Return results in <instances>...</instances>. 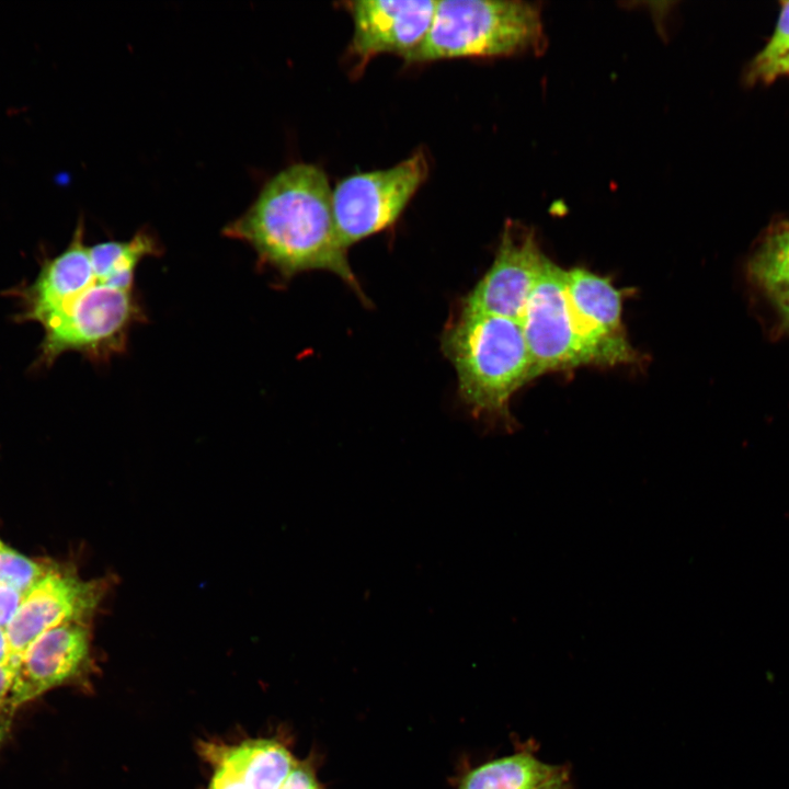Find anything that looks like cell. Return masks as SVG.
Listing matches in <instances>:
<instances>
[{"label":"cell","instance_id":"3","mask_svg":"<svg viewBox=\"0 0 789 789\" xmlns=\"http://www.w3.org/2000/svg\"><path fill=\"white\" fill-rule=\"evenodd\" d=\"M462 402L477 418H507L512 396L531 380V362L519 321L460 313L441 338Z\"/></svg>","mask_w":789,"mask_h":789},{"label":"cell","instance_id":"25","mask_svg":"<svg viewBox=\"0 0 789 789\" xmlns=\"http://www.w3.org/2000/svg\"><path fill=\"white\" fill-rule=\"evenodd\" d=\"M541 789H570V775L569 771L559 778L554 779Z\"/></svg>","mask_w":789,"mask_h":789},{"label":"cell","instance_id":"18","mask_svg":"<svg viewBox=\"0 0 789 789\" xmlns=\"http://www.w3.org/2000/svg\"><path fill=\"white\" fill-rule=\"evenodd\" d=\"M281 789H320L313 765L297 761Z\"/></svg>","mask_w":789,"mask_h":789},{"label":"cell","instance_id":"23","mask_svg":"<svg viewBox=\"0 0 789 789\" xmlns=\"http://www.w3.org/2000/svg\"><path fill=\"white\" fill-rule=\"evenodd\" d=\"M12 651L5 629L0 628V666L11 667ZM12 668V667H11Z\"/></svg>","mask_w":789,"mask_h":789},{"label":"cell","instance_id":"13","mask_svg":"<svg viewBox=\"0 0 789 789\" xmlns=\"http://www.w3.org/2000/svg\"><path fill=\"white\" fill-rule=\"evenodd\" d=\"M568 771L564 766L541 761L525 747L471 769L457 789H541Z\"/></svg>","mask_w":789,"mask_h":789},{"label":"cell","instance_id":"15","mask_svg":"<svg viewBox=\"0 0 789 789\" xmlns=\"http://www.w3.org/2000/svg\"><path fill=\"white\" fill-rule=\"evenodd\" d=\"M48 561H36L10 547L0 538V584L30 591L45 574Z\"/></svg>","mask_w":789,"mask_h":789},{"label":"cell","instance_id":"2","mask_svg":"<svg viewBox=\"0 0 789 789\" xmlns=\"http://www.w3.org/2000/svg\"><path fill=\"white\" fill-rule=\"evenodd\" d=\"M222 233L252 247L259 264L284 278L328 271L368 302L338 233L328 176L315 164L295 163L274 174Z\"/></svg>","mask_w":789,"mask_h":789},{"label":"cell","instance_id":"8","mask_svg":"<svg viewBox=\"0 0 789 789\" xmlns=\"http://www.w3.org/2000/svg\"><path fill=\"white\" fill-rule=\"evenodd\" d=\"M547 259L531 232L507 222L490 268L462 299L460 310L521 321Z\"/></svg>","mask_w":789,"mask_h":789},{"label":"cell","instance_id":"9","mask_svg":"<svg viewBox=\"0 0 789 789\" xmlns=\"http://www.w3.org/2000/svg\"><path fill=\"white\" fill-rule=\"evenodd\" d=\"M93 666L90 624H66L38 636L14 668L10 705L15 710L42 694L77 682Z\"/></svg>","mask_w":789,"mask_h":789},{"label":"cell","instance_id":"21","mask_svg":"<svg viewBox=\"0 0 789 789\" xmlns=\"http://www.w3.org/2000/svg\"><path fill=\"white\" fill-rule=\"evenodd\" d=\"M767 296L782 322L789 329V287L771 290L767 293Z\"/></svg>","mask_w":789,"mask_h":789},{"label":"cell","instance_id":"7","mask_svg":"<svg viewBox=\"0 0 789 789\" xmlns=\"http://www.w3.org/2000/svg\"><path fill=\"white\" fill-rule=\"evenodd\" d=\"M113 582V576L84 580L73 564L48 561L45 574L25 593L5 629L12 651V670L42 633L66 624H90Z\"/></svg>","mask_w":789,"mask_h":789},{"label":"cell","instance_id":"19","mask_svg":"<svg viewBox=\"0 0 789 789\" xmlns=\"http://www.w3.org/2000/svg\"><path fill=\"white\" fill-rule=\"evenodd\" d=\"M24 593L0 584V628L7 629L16 615Z\"/></svg>","mask_w":789,"mask_h":789},{"label":"cell","instance_id":"24","mask_svg":"<svg viewBox=\"0 0 789 789\" xmlns=\"http://www.w3.org/2000/svg\"><path fill=\"white\" fill-rule=\"evenodd\" d=\"M13 713L10 709L0 708V742L4 740L9 732Z\"/></svg>","mask_w":789,"mask_h":789},{"label":"cell","instance_id":"5","mask_svg":"<svg viewBox=\"0 0 789 789\" xmlns=\"http://www.w3.org/2000/svg\"><path fill=\"white\" fill-rule=\"evenodd\" d=\"M531 362V379L582 365H615L573 313L565 270L547 259L521 319Z\"/></svg>","mask_w":789,"mask_h":789},{"label":"cell","instance_id":"14","mask_svg":"<svg viewBox=\"0 0 789 789\" xmlns=\"http://www.w3.org/2000/svg\"><path fill=\"white\" fill-rule=\"evenodd\" d=\"M747 274L766 294L789 287V219L766 231L747 261Z\"/></svg>","mask_w":789,"mask_h":789},{"label":"cell","instance_id":"20","mask_svg":"<svg viewBox=\"0 0 789 789\" xmlns=\"http://www.w3.org/2000/svg\"><path fill=\"white\" fill-rule=\"evenodd\" d=\"M215 773L209 789H249L242 778L230 767L222 764H213Z\"/></svg>","mask_w":789,"mask_h":789},{"label":"cell","instance_id":"10","mask_svg":"<svg viewBox=\"0 0 789 789\" xmlns=\"http://www.w3.org/2000/svg\"><path fill=\"white\" fill-rule=\"evenodd\" d=\"M353 21L351 55L365 64L380 54L404 57L426 36L435 0H359L346 3Z\"/></svg>","mask_w":789,"mask_h":789},{"label":"cell","instance_id":"4","mask_svg":"<svg viewBox=\"0 0 789 789\" xmlns=\"http://www.w3.org/2000/svg\"><path fill=\"white\" fill-rule=\"evenodd\" d=\"M539 9L524 1L442 0L430 30L405 62L507 56L542 45Z\"/></svg>","mask_w":789,"mask_h":789},{"label":"cell","instance_id":"1","mask_svg":"<svg viewBox=\"0 0 789 789\" xmlns=\"http://www.w3.org/2000/svg\"><path fill=\"white\" fill-rule=\"evenodd\" d=\"M160 252L145 228L128 240L87 245L80 217L68 245L43 260L33 282L13 290L19 320L43 329L38 363L50 366L67 352L94 362L123 353L132 328L145 319L135 287L137 266Z\"/></svg>","mask_w":789,"mask_h":789},{"label":"cell","instance_id":"16","mask_svg":"<svg viewBox=\"0 0 789 789\" xmlns=\"http://www.w3.org/2000/svg\"><path fill=\"white\" fill-rule=\"evenodd\" d=\"M789 47V0L780 3L775 27L765 46L755 56L753 64L767 61Z\"/></svg>","mask_w":789,"mask_h":789},{"label":"cell","instance_id":"22","mask_svg":"<svg viewBox=\"0 0 789 789\" xmlns=\"http://www.w3.org/2000/svg\"><path fill=\"white\" fill-rule=\"evenodd\" d=\"M14 671L9 666H0V708L15 711L10 705V693L13 684Z\"/></svg>","mask_w":789,"mask_h":789},{"label":"cell","instance_id":"12","mask_svg":"<svg viewBox=\"0 0 789 789\" xmlns=\"http://www.w3.org/2000/svg\"><path fill=\"white\" fill-rule=\"evenodd\" d=\"M201 753L211 764L230 767L249 789H281L297 762L285 745L271 739L236 746L203 743Z\"/></svg>","mask_w":789,"mask_h":789},{"label":"cell","instance_id":"11","mask_svg":"<svg viewBox=\"0 0 789 789\" xmlns=\"http://www.w3.org/2000/svg\"><path fill=\"white\" fill-rule=\"evenodd\" d=\"M565 286L571 309L590 335L621 363L632 362L636 352L621 322L622 293L606 277L581 267L565 271Z\"/></svg>","mask_w":789,"mask_h":789},{"label":"cell","instance_id":"17","mask_svg":"<svg viewBox=\"0 0 789 789\" xmlns=\"http://www.w3.org/2000/svg\"><path fill=\"white\" fill-rule=\"evenodd\" d=\"M785 76H789V47L767 61L751 62L746 79L752 83H765Z\"/></svg>","mask_w":789,"mask_h":789},{"label":"cell","instance_id":"6","mask_svg":"<svg viewBox=\"0 0 789 789\" xmlns=\"http://www.w3.org/2000/svg\"><path fill=\"white\" fill-rule=\"evenodd\" d=\"M428 163L422 151L381 170L358 172L332 190L339 237L348 247L395 224L424 183Z\"/></svg>","mask_w":789,"mask_h":789}]
</instances>
